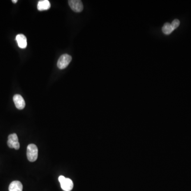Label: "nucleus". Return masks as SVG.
<instances>
[{
    "label": "nucleus",
    "instance_id": "f257e3e1",
    "mask_svg": "<svg viewBox=\"0 0 191 191\" xmlns=\"http://www.w3.org/2000/svg\"><path fill=\"white\" fill-rule=\"evenodd\" d=\"M38 150L37 146L34 144H30L27 147V156L29 161L34 162L38 158Z\"/></svg>",
    "mask_w": 191,
    "mask_h": 191
},
{
    "label": "nucleus",
    "instance_id": "f03ea898",
    "mask_svg": "<svg viewBox=\"0 0 191 191\" xmlns=\"http://www.w3.org/2000/svg\"><path fill=\"white\" fill-rule=\"evenodd\" d=\"M59 182L60 183L61 187L64 191H71L73 188V183L71 179L66 178L63 176L58 177Z\"/></svg>",
    "mask_w": 191,
    "mask_h": 191
},
{
    "label": "nucleus",
    "instance_id": "7ed1b4c3",
    "mask_svg": "<svg viewBox=\"0 0 191 191\" xmlns=\"http://www.w3.org/2000/svg\"><path fill=\"white\" fill-rule=\"evenodd\" d=\"M72 60V57L67 54L61 55L57 61V67L60 69H64L69 66Z\"/></svg>",
    "mask_w": 191,
    "mask_h": 191
},
{
    "label": "nucleus",
    "instance_id": "20e7f679",
    "mask_svg": "<svg viewBox=\"0 0 191 191\" xmlns=\"http://www.w3.org/2000/svg\"><path fill=\"white\" fill-rule=\"evenodd\" d=\"M7 145L10 148H14L16 150H18L20 148V143L19 142L18 136L16 133L11 134L8 136Z\"/></svg>",
    "mask_w": 191,
    "mask_h": 191
},
{
    "label": "nucleus",
    "instance_id": "39448f33",
    "mask_svg": "<svg viewBox=\"0 0 191 191\" xmlns=\"http://www.w3.org/2000/svg\"><path fill=\"white\" fill-rule=\"evenodd\" d=\"M69 4L71 9L76 12H80L83 10V5L81 1L69 0Z\"/></svg>",
    "mask_w": 191,
    "mask_h": 191
},
{
    "label": "nucleus",
    "instance_id": "423d86ee",
    "mask_svg": "<svg viewBox=\"0 0 191 191\" xmlns=\"http://www.w3.org/2000/svg\"><path fill=\"white\" fill-rule=\"evenodd\" d=\"M13 101L17 108L18 110H23L26 106L25 101L23 98L20 95L17 94L13 96Z\"/></svg>",
    "mask_w": 191,
    "mask_h": 191
},
{
    "label": "nucleus",
    "instance_id": "0eeeda50",
    "mask_svg": "<svg viewBox=\"0 0 191 191\" xmlns=\"http://www.w3.org/2000/svg\"><path fill=\"white\" fill-rule=\"evenodd\" d=\"M16 41L20 48L24 49L27 45V38L23 34H19L16 36Z\"/></svg>",
    "mask_w": 191,
    "mask_h": 191
},
{
    "label": "nucleus",
    "instance_id": "6e6552de",
    "mask_svg": "<svg viewBox=\"0 0 191 191\" xmlns=\"http://www.w3.org/2000/svg\"><path fill=\"white\" fill-rule=\"evenodd\" d=\"M23 186L20 181L15 180L11 183L9 187V191H22Z\"/></svg>",
    "mask_w": 191,
    "mask_h": 191
},
{
    "label": "nucleus",
    "instance_id": "1a4fd4ad",
    "mask_svg": "<svg viewBox=\"0 0 191 191\" xmlns=\"http://www.w3.org/2000/svg\"><path fill=\"white\" fill-rule=\"evenodd\" d=\"M51 7V3L48 0L39 1L37 4V9L39 11L47 10Z\"/></svg>",
    "mask_w": 191,
    "mask_h": 191
},
{
    "label": "nucleus",
    "instance_id": "9d476101",
    "mask_svg": "<svg viewBox=\"0 0 191 191\" xmlns=\"http://www.w3.org/2000/svg\"><path fill=\"white\" fill-rule=\"evenodd\" d=\"M174 30L172 27L171 23H164V25L163 26V28H162V31H163V33L165 35H167L171 34Z\"/></svg>",
    "mask_w": 191,
    "mask_h": 191
},
{
    "label": "nucleus",
    "instance_id": "9b49d317",
    "mask_svg": "<svg viewBox=\"0 0 191 191\" xmlns=\"http://www.w3.org/2000/svg\"><path fill=\"white\" fill-rule=\"evenodd\" d=\"M180 25V21H179L178 19H175L173 21L172 23H171L172 27L174 29V30H175L177 28L179 27V26Z\"/></svg>",
    "mask_w": 191,
    "mask_h": 191
},
{
    "label": "nucleus",
    "instance_id": "f8f14e48",
    "mask_svg": "<svg viewBox=\"0 0 191 191\" xmlns=\"http://www.w3.org/2000/svg\"><path fill=\"white\" fill-rule=\"evenodd\" d=\"M12 2L13 3H16L17 2H18V1H17V0H12Z\"/></svg>",
    "mask_w": 191,
    "mask_h": 191
}]
</instances>
